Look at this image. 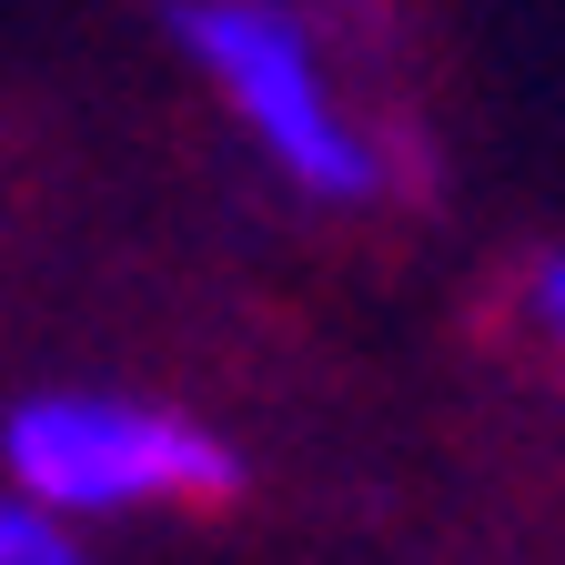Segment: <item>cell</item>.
Segmentation results:
<instances>
[{
  "instance_id": "1",
  "label": "cell",
  "mask_w": 565,
  "mask_h": 565,
  "mask_svg": "<svg viewBox=\"0 0 565 565\" xmlns=\"http://www.w3.org/2000/svg\"><path fill=\"white\" fill-rule=\"evenodd\" d=\"M0 475H11V494L51 505L61 525H92V515H152V505L233 494V445L212 424H192L182 404L61 384L0 424Z\"/></svg>"
},
{
  "instance_id": "2",
  "label": "cell",
  "mask_w": 565,
  "mask_h": 565,
  "mask_svg": "<svg viewBox=\"0 0 565 565\" xmlns=\"http://www.w3.org/2000/svg\"><path fill=\"white\" fill-rule=\"evenodd\" d=\"M182 51L202 61V82L223 92V111L243 121V141L313 202H364L374 141L343 111L333 71L313 51V31L282 11V0H182Z\"/></svg>"
},
{
  "instance_id": "3",
  "label": "cell",
  "mask_w": 565,
  "mask_h": 565,
  "mask_svg": "<svg viewBox=\"0 0 565 565\" xmlns=\"http://www.w3.org/2000/svg\"><path fill=\"white\" fill-rule=\"evenodd\" d=\"M0 565H82V525H61L51 505L0 484Z\"/></svg>"
},
{
  "instance_id": "4",
  "label": "cell",
  "mask_w": 565,
  "mask_h": 565,
  "mask_svg": "<svg viewBox=\"0 0 565 565\" xmlns=\"http://www.w3.org/2000/svg\"><path fill=\"white\" fill-rule=\"evenodd\" d=\"M525 303H535V323H545V343L565 353V253H545V263H535V294H525Z\"/></svg>"
}]
</instances>
